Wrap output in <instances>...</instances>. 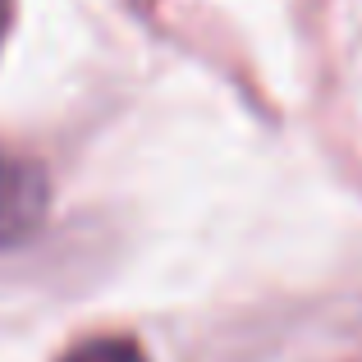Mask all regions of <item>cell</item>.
Masks as SVG:
<instances>
[{
  "label": "cell",
  "mask_w": 362,
  "mask_h": 362,
  "mask_svg": "<svg viewBox=\"0 0 362 362\" xmlns=\"http://www.w3.org/2000/svg\"><path fill=\"white\" fill-rule=\"evenodd\" d=\"M46 202H51V184L42 165L14 151H0V247L23 243L46 221Z\"/></svg>",
  "instance_id": "cell-1"
},
{
  "label": "cell",
  "mask_w": 362,
  "mask_h": 362,
  "mask_svg": "<svg viewBox=\"0 0 362 362\" xmlns=\"http://www.w3.org/2000/svg\"><path fill=\"white\" fill-rule=\"evenodd\" d=\"M64 362H147L133 339H119V335H101V339H88V344L69 349Z\"/></svg>",
  "instance_id": "cell-2"
},
{
  "label": "cell",
  "mask_w": 362,
  "mask_h": 362,
  "mask_svg": "<svg viewBox=\"0 0 362 362\" xmlns=\"http://www.w3.org/2000/svg\"><path fill=\"white\" fill-rule=\"evenodd\" d=\"M5 14H9V0H0V33H5Z\"/></svg>",
  "instance_id": "cell-3"
}]
</instances>
